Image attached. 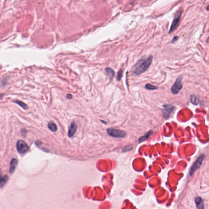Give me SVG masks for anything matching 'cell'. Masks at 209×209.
I'll return each mask as SVG.
<instances>
[{"mask_svg": "<svg viewBox=\"0 0 209 209\" xmlns=\"http://www.w3.org/2000/svg\"><path fill=\"white\" fill-rule=\"evenodd\" d=\"M101 122H103V123H104V124H106V122H105V121H103V120H101Z\"/></svg>", "mask_w": 209, "mask_h": 209, "instance_id": "25", "label": "cell"}, {"mask_svg": "<svg viewBox=\"0 0 209 209\" xmlns=\"http://www.w3.org/2000/svg\"><path fill=\"white\" fill-rule=\"evenodd\" d=\"M123 72H124V70H123L122 69H120L119 70V71L118 72V76H117V80H118V81H120L121 80V78H122V75H123Z\"/></svg>", "mask_w": 209, "mask_h": 209, "instance_id": "18", "label": "cell"}, {"mask_svg": "<svg viewBox=\"0 0 209 209\" xmlns=\"http://www.w3.org/2000/svg\"><path fill=\"white\" fill-rule=\"evenodd\" d=\"M18 163V160L16 158H12L10 164V173L12 174L15 171Z\"/></svg>", "mask_w": 209, "mask_h": 209, "instance_id": "10", "label": "cell"}, {"mask_svg": "<svg viewBox=\"0 0 209 209\" xmlns=\"http://www.w3.org/2000/svg\"><path fill=\"white\" fill-rule=\"evenodd\" d=\"M3 95V94H0V97H1Z\"/></svg>", "mask_w": 209, "mask_h": 209, "instance_id": "26", "label": "cell"}, {"mask_svg": "<svg viewBox=\"0 0 209 209\" xmlns=\"http://www.w3.org/2000/svg\"><path fill=\"white\" fill-rule=\"evenodd\" d=\"M17 151L19 154H24L26 153L29 150H30V147L28 145V144L24 141L23 140H18L17 143Z\"/></svg>", "mask_w": 209, "mask_h": 209, "instance_id": "5", "label": "cell"}, {"mask_svg": "<svg viewBox=\"0 0 209 209\" xmlns=\"http://www.w3.org/2000/svg\"><path fill=\"white\" fill-rule=\"evenodd\" d=\"M8 180H9V176H7V175H6V176L3 177L1 181H0V188L3 187L8 181Z\"/></svg>", "mask_w": 209, "mask_h": 209, "instance_id": "15", "label": "cell"}, {"mask_svg": "<svg viewBox=\"0 0 209 209\" xmlns=\"http://www.w3.org/2000/svg\"><path fill=\"white\" fill-rule=\"evenodd\" d=\"M145 89H147L148 90H155V89H158V87L157 86H155L154 85H152L150 84V83L146 84V85H145Z\"/></svg>", "mask_w": 209, "mask_h": 209, "instance_id": "17", "label": "cell"}, {"mask_svg": "<svg viewBox=\"0 0 209 209\" xmlns=\"http://www.w3.org/2000/svg\"><path fill=\"white\" fill-rule=\"evenodd\" d=\"M152 134H153L152 131H149V132H147L146 134L144 135V136H143V137H141V138H139V139L138 140V142L139 143H141L147 139Z\"/></svg>", "mask_w": 209, "mask_h": 209, "instance_id": "12", "label": "cell"}, {"mask_svg": "<svg viewBox=\"0 0 209 209\" xmlns=\"http://www.w3.org/2000/svg\"><path fill=\"white\" fill-rule=\"evenodd\" d=\"M204 157H205V155H204V154L201 155L200 156L198 157V158L196 160V161L193 163L192 166L190 168V170H189V175H190V176H192L193 174L199 168L201 167L202 163L203 162V160L204 159Z\"/></svg>", "mask_w": 209, "mask_h": 209, "instance_id": "4", "label": "cell"}, {"mask_svg": "<svg viewBox=\"0 0 209 209\" xmlns=\"http://www.w3.org/2000/svg\"><path fill=\"white\" fill-rule=\"evenodd\" d=\"M207 11H209V5L207 7Z\"/></svg>", "mask_w": 209, "mask_h": 209, "instance_id": "23", "label": "cell"}, {"mask_svg": "<svg viewBox=\"0 0 209 209\" xmlns=\"http://www.w3.org/2000/svg\"><path fill=\"white\" fill-rule=\"evenodd\" d=\"M14 102H15V103H16L17 105H18L20 106H21V107L23 108L24 110H28V105L26 103H24V102H23V101H19V100H17V101H15Z\"/></svg>", "mask_w": 209, "mask_h": 209, "instance_id": "16", "label": "cell"}, {"mask_svg": "<svg viewBox=\"0 0 209 209\" xmlns=\"http://www.w3.org/2000/svg\"><path fill=\"white\" fill-rule=\"evenodd\" d=\"M190 100H191V102L195 105H197L199 104V99L198 98V97L195 95H191V97H190Z\"/></svg>", "mask_w": 209, "mask_h": 209, "instance_id": "14", "label": "cell"}, {"mask_svg": "<svg viewBox=\"0 0 209 209\" xmlns=\"http://www.w3.org/2000/svg\"><path fill=\"white\" fill-rule=\"evenodd\" d=\"M182 76H179L171 87V92L173 94H177L182 89Z\"/></svg>", "mask_w": 209, "mask_h": 209, "instance_id": "6", "label": "cell"}, {"mask_svg": "<svg viewBox=\"0 0 209 209\" xmlns=\"http://www.w3.org/2000/svg\"><path fill=\"white\" fill-rule=\"evenodd\" d=\"M105 71H106V73H107L108 75H109L110 80L112 81L113 79V78L114 77V75H115V72L113 70V69H112L110 67H107V68H106V69H105Z\"/></svg>", "mask_w": 209, "mask_h": 209, "instance_id": "11", "label": "cell"}, {"mask_svg": "<svg viewBox=\"0 0 209 209\" xmlns=\"http://www.w3.org/2000/svg\"><path fill=\"white\" fill-rule=\"evenodd\" d=\"M178 39H179V37L178 36H176V37H174V38H173V39H172V43H174L175 42H176L177 40H178Z\"/></svg>", "mask_w": 209, "mask_h": 209, "instance_id": "20", "label": "cell"}, {"mask_svg": "<svg viewBox=\"0 0 209 209\" xmlns=\"http://www.w3.org/2000/svg\"><path fill=\"white\" fill-rule=\"evenodd\" d=\"M3 177H2V175H1V170H0V181H1Z\"/></svg>", "mask_w": 209, "mask_h": 209, "instance_id": "22", "label": "cell"}, {"mask_svg": "<svg viewBox=\"0 0 209 209\" xmlns=\"http://www.w3.org/2000/svg\"><path fill=\"white\" fill-rule=\"evenodd\" d=\"M207 42H208V43L209 42V37H208V39H207Z\"/></svg>", "mask_w": 209, "mask_h": 209, "instance_id": "24", "label": "cell"}, {"mask_svg": "<svg viewBox=\"0 0 209 209\" xmlns=\"http://www.w3.org/2000/svg\"><path fill=\"white\" fill-rule=\"evenodd\" d=\"M48 129H49L51 131H52V132H56L57 129V125L55 124V122H50L49 123H48Z\"/></svg>", "mask_w": 209, "mask_h": 209, "instance_id": "13", "label": "cell"}, {"mask_svg": "<svg viewBox=\"0 0 209 209\" xmlns=\"http://www.w3.org/2000/svg\"><path fill=\"white\" fill-rule=\"evenodd\" d=\"M67 98L68 99H72V95L71 94H67Z\"/></svg>", "mask_w": 209, "mask_h": 209, "instance_id": "21", "label": "cell"}, {"mask_svg": "<svg viewBox=\"0 0 209 209\" xmlns=\"http://www.w3.org/2000/svg\"><path fill=\"white\" fill-rule=\"evenodd\" d=\"M152 56H149L147 57H145V56L142 57L135 64L132 71L133 74L136 75H139L147 70L149 67L152 64Z\"/></svg>", "mask_w": 209, "mask_h": 209, "instance_id": "1", "label": "cell"}, {"mask_svg": "<svg viewBox=\"0 0 209 209\" xmlns=\"http://www.w3.org/2000/svg\"><path fill=\"white\" fill-rule=\"evenodd\" d=\"M78 129V126L74 122H72L70 125L69 131H68V136L69 138H72L75 135V133L76 132V130Z\"/></svg>", "mask_w": 209, "mask_h": 209, "instance_id": "8", "label": "cell"}, {"mask_svg": "<svg viewBox=\"0 0 209 209\" xmlns=\"http://www.w3.org/2000/svg\"><path fill=\"white\" fill-rule=\"evenodd\" d=\"M133 149L132 145H127L122 149V152H127Z\"/></svg>", "mask_w": 209, "mask_h": 209, "instance_id": "19", "label": "cell"}, {"mask_svg": "<svg viewBox=\"0 0 209 209\" xmlns=\"http://www.w3.org/2000/svg\"><path fill=\"white\" fill-rule=\"evenodd\" d=\"M174 110V107L170 105H164L163 106V109L162 110L163 116L164 118H168L169 117L170 114Z\"/></svg>", "mask_w": 209, "mask_h": 209, "instance_id": "7", "label": "cell"}, {"mask_svg": "<svg viewBox=\"0 0 209 209\" xmlns=\"http://www.w3.org/2000/svg\"><path fill=\"white\" fill-rule=\"evenodd\" d=\"M182 10H179L176 13V14H175L174 20L172 23V25H171V27H170V30L169 31V34H171V32L174 31L179 26L180 21H181V16H182Z\"/></svg>", "mask_w": 209, "mask_h": 209, "instance_id": "2", "label": "cell"}, {"mask_svg": "<svg viewBox=\"0 0 209 209\" xmlns=\"http://www.w3.org/2000/svg\"><path fill=\"white\" fill-rule=\"evenodd\" d=\"M106 132H107V133L109 136L114 138H124L126 137V135H127V133L124 131L115 129H108Z\"/></svg>", "mask_w": 209, "mask_h": 209, "instance_id": "3", "label": "cell"}, {"mask_svg": "<svg viewBox=\"0 0 209 209\" xmlns=\"http://www.w3.org/2000/svg\"><path fill=\"white\" fill-rule=\"evenodd\" d=\"M194 201L196 204V207L198 209H205L204 205V202L201 197H197L194 199Z\"/></svg>", "mask_w": 209, "mask_h": 209, "instance_id": "9", "label": "cell"}]
</instances>
